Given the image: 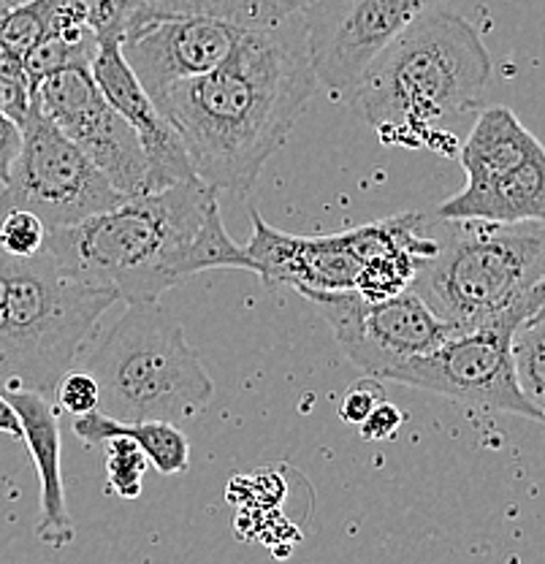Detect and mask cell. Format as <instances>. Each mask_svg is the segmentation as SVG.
I'll return each instance as SVG.
<instances>
[{
    "mask_svg": "<svg viewBox=\"0 0 545 564\" xmlns=\"http://www.w3.org/2000/svg\"><path fill=\"white\" fill-rule=\"evenodd\" d=\"M304 14L250 33L226 63L150 93L190 166L218 193L248 196L313 101Z\"/></svg>",
    "mask_w": 545,
    "mask_h": 564,
    "instance_id": "1",
    "label": "cell"
},
{
    "mask_svg": "<svg viewBox=\"0 0 545 564\" xmlns=\"http://www.w3.org/2000/svg\"><path fill=\"white\" fill-rule=\"evenodd\" d=\"M44 250L122 304L161 302L163 293L212 269L255 274L248 250L226 231L220 193L201 180L131 196L76 226L52 228Z\"/></svg>",
    "mask_w": 545,
    "mask_h": 564,
    "instance_id": "2",
    "label": "cell"
},
{
    "mask_svg": "<svg viewBox=\"0 0 545 564\" xmlns=\"http://www.w3.org/2000/svg\"><path fill=\"white\" fill-rule=\"evenodd\" d=\"M491 74L494 63L478 31L439 6L374 57L353 101L385 141L421 147L429 144L435 122L478 109Z\"/></svg>",
    "mask_w": 545,
    "mask_h": 564,
    "instance_id": "3",
    "label": "cell"
},
{
    "mask_svg": "<svg viewBox=\"0 0 545 564\" xmlns=\"http://www.w3.org/2000/svg\"><path fill=\"white\" fill-rule=\"evenodd\" d=\"M435 252L418 269L410 291L445 323L465 328L510 323L543 313V220L486 223L429 217Z\"/></svg>",
    "mask_w": 545,
    "mask_h": 564,
    "instance_id": "4",
    "label": "cell"
},
{
    "mask_svg": "<svg viewBox=\"0 0 545 564\" xmlns=\"http://www.w3.org/2000/svg\"><path fill=\"white\" fill-rule=\"evenodd\" d=\"M101 391L103 415L117 421L185 423L209 408L212 378L185 328L161 302L126 304V313L85 358Z\"/></svg>",
    "mask_w": 545,
    "mask_h": 564,
    "instance_id": "5",
    "label": "cell"
},
{
    "mask_svg": "<svg viewBox=\"0 0 545 564\" xmlns=\"http://www.w3.org/2000/svg\"><path fill=\"white\" fill-rule=\"evenodd\" d=\"M6 274V386L52 393L74 367L98 321L117 304L115 293L74 278L41 250L3 258Z\"/></svg>",
    "mask_w": 545,
    "mask_h": 564,
    "instance_id": "6",
    "label": "cell"
},
{
    "mask_svg": "<svg viewBox=\"0 0 545 564\" xmlns=\"http://www.w3.org/2000/svg\"><path fill=\"white\" fill-rule=\"evenodd\" d=\"M313 0H139L120 35L137 79L155 93L218 68L250 33L304 14Z\"/></svg>",
    "mask_w": 545,
    "mask_h": 564,
    "instance_id": "7",
    "label": "cell"
},
{
    "mask_svg": "<svg viewBox=\"0 0 545 564\" xmlns=\"http://www.w3.org/2000/svg\"><path fill=\"white\" fill-rule=\"evenodd\" d=\"M20 128L22 147L9 185L0 191V212H33L46 231H52L126 202L101 169L33 101Z\"/></svg>",
    "mask_w": 545,
    "mask_h": 564,
    "instance_id": "8",
    "label": "cell"
},
{
    "mask_svg": "<svg viewBox=\"0 0 545 564\" xmlns=\"http://www.w3.org/2000/svg\"><path fill=\"white\" fill-rule=\"evenodd\" d=\"M513 328L510 323H494L454 332L435 350L391 369L383 383L421 388L475 408L541 423L543 408L532 402L515 380L510 358Z\"/></svg>",
    "mask_w": 545,
    "mask_h": 564,
    "instance_id": "9",
    "label": "cell"
},
{
    "mask_svg": "<svg viewBox=\"0 0 545 564\" xmlns=\"http://www.w3.org/2000/svg\"><path fill=\"white\" fill-rule=\"evenodd\" d=\"M443 3L448 0H313L304 9V33L318 85L353 101L374 57Z\"/></svg>",
    "mask_w": 545,
    "mask_h": 564,
    "instance_id": "10",
    "label": "cell"
},
{
    "mask_svg": "<svg viewBox=\"0 0 545 564\" xmlns=\"http://www.w3.org/2000/svg\"><path fill=\"white\" fill-rule=\"evenodd\" d=\"M304 299L324 315L345 356L380 383L391 369L435 350L456 332L410 288L385 302H367L356 291L307 293Z\"/></svg>",
    "mask_w": 545,
    "mask_h": 564,
    "instance_id": "11",
    "label": "cell"
},
{
    "mask_svg": "<svg viewBox=\"0 0 545 564\" xmlns=\"http://www.w3.org/2000/svg\"><path fill=\"white\" fill-rule=\"evenodd\" d=\"M31 101L101 169L126 198L150 193V166L137 131L111 109L90 63H68L31 87Z\"/></svg>",
    "mask_w": 545,
    "mask_h": 564,
    "instance_id": "12",
    "label": "cell"
},
{
    "mask_svg": "<svg viewBox=\"0 0 545 564\" xmlns=\"http://www.w3.org/2000/svg\"><path fill=\"white\" fill-rule=\"evenodd\" d=\"M250 217L253 239L244 250L255 263V274L266 285L296 288L302 296L353 291L363 263L391 247L389 220L367 223L331 237H293L269 226L258 209L250 212Z\"/></svg>",
    "mask_w": 545,
    "mask_h": 564,
    "instance_id": "13",
    "label": "cell"
},
{
    "mask_svg": "<svg viewBox=\"0 0 545 564\" xmlns=\"http://www.w3.org/2000/svg\"><path fill=\"white\" fill-rule=\"evenodd\" d=\"M90 70L101 96L142 141L146 166H150V193L185 180H198L177 131L168 126L146 87L122 57L120 39H98Z\"/></svg>",
    "mask_w": 545,
    "mask_h": 564,
    "instance_id": "14",
    "label": "cell"
},
{
    "mask_svg": "<svg viewBox=\"0 0 545 564\" xmlns=\"http://www.w3.org/2000/svg\"><path fill=\"white\" fill-rule=\"evenodd\" d=\"M20 419L22 443L31 451L33 464L39 469L41 484V513H39V540L52 549H66L74 543V521L68 513L66 489H63L61 467V423L57 410L50 399L28 388H0Z\"/></svg>",
    "mask_w": 545,
    "mask_h": 564,
    "instance_id": "15",
    "label": "cell"
},
{
    "mask_svg": "<svg viewBox=\"0 0 545 564\" xmlns=\"http://www.w3.org/2000/svg\"><path fill=\"white\" fill-rule=\"evenodd\" d=\"M545 161L543 144L515 120L505 106L480 111L470 139L459 150V163L467 172V185L500 180L521 172L530 163Z\"/></svg>",
    "mask_w": 545,
    "mask_h": 564,
    "instance_id": "16",
    "label": "cell"
},
{
    "mask_svg": "<svg viewBox=\"0 0 545 564\" xmlns=\"http://www.w3.org/2000/svg\"><path fill=\"white\" fill-rule=\"evenodd\" d=\"M445 220H486V223H526L545 217V161L530 163L521 172L465 185L456 196L437 207Z\"/></svg>",
    "mask_w": 545,
    "mask_h": 564,
    "instance_id": "17",
    "label": "cell"
},
{
    "mask_svg": "<svg viewBox=\"0 0 545 564\" xmlns=\"http://www.w3.org/2000/svg\"><path fill=\"white\" fill-rule=\"evenodd\" d=\"M74 434L87 445H101L109 437H131L161 475H182L190 464V443L177 423L166 421H117L92 410L76 415Z\"/></svg>",
    "mask_w": 545,
    "mask_h": 564,
    "instance_id": "18",
    "label": "cell"
},
{
    "mask_svg": "<svg viewBox=\"0 0 545 564\" xmlns=\"http://www.w3.org/2000/svg\"><path fill=\"white\" fill-rule=\"evenodd\" d=\"M510 358L521 391L543 408L545 391V317L543 313L526 317L510 334Z\"/></svg>",
    "mask_w": 545,
    "mask_h": 564,
    "instance_id": "19",
    "label": "cell"
},
{
    "mask_svg": "<svg viewBox=\"0 0 545 564\" xmlns=\"http://www.w3.org/2000/svg\"><path fill=\"white\" fill-rule=\"evenodd\" d=\"M150 458L133 443L131 437H109L107 440V475L109 489L120 499H139L142 480Z\"/></svg>",
    "mask_w": 545,
    "mask_h": 564,
    "instance_id": "20",
    "label": "cell"
},
{
    "mask_svg": "<svg viewBox=\"0 0 545 564\" xmlns=\"http://www.w3.org/2000/svg\"><path fill=\"white\" fill-rule=\"evenodd\" d=\"M46 226L33 212H0V252L9 258H33L44 250Z\"/></svg>",
    "mask_w": 545,
    "mask_h": 564,
    "instance_id": "21",
    "label": "cell"
},
{
    "mask_svg": "<svg viewBox=\"0 0 545 564\" xmlns=\"http://www.w3.org/2000/svg\"><path fill=\"white\" fill-rule=\"evenodd\" d=\"M55 393L61 410H66V413L72 415H87L92 413V410H98V404H101L98 383L92 380V375L85 372V369H81V372H72V369H68L61 378V383H57Z\"/></svg>",
    "mask_w": 545,
    "mask_h": 564,
    "instance_id": "22",
    "label": "cell"
},
{
    "mask_svg": "<svg viewBox=\"0 0 545 564\" xmlns=\"http://www.w3.org/2000/svg\"><path fill=\"white\" fill-rule=\"evenodd\" d=\"M383 399L385 393L380 380L363 378L345 391L342 404H339V419L345 423H353V426H361V423L367 421V415L374 410V404L383 402Z\"/></svg>",
    "mask_w": 545,
    "mask_h": 564,
    "instance_id": "23",
    "label": "cell"
},
{
    "mask_svg": "<svg viewBox=\"0 0 545 564\" xmlns=\"http://www.w3.org/2000/svg\"><path fill=\"white\" fill-rule=\"evenodd\" d=\"M28 109H31V87L25 74H0V115L22 126Z\"/></svg>",
    "mask_w": 545,
    "mask_h": 564,
    "instance_id": "24",
    "label": "cell"
},
{
    "mask_svg": "<svg viewBox=\"0 0 545 564\" xmlns=\"http://www.w3.org/2000/svg\"><path fill=\"white\" fill-rule=\"evenodd\" d=\"M400 426H402V410L396 408V404H391L389 399H383V402L374 404V410L367 415V421H363L359 429L363 440L378 443V440L394 437V434L400 432Z\"/></svg>",
    "mask_w": 545,
    "mask_h": 564,
    "instance_id": "25",
    "label": "cell"
},
{
    "mask_svg": "<svg viewBox=\"0 0 545 564\" xmlns=\"http://www.w3.org/2000/svg\"><path fill=\"white\" fill-rule=\"evenodd\" d=\"M22 147V128L11 117L0 115V191L9 185L11 169Z\"/></svg>",
    "mask_w": 545,
    "mask_h": 564,
    "instance_id": "26",
    "label": "cell"
},
{
    "mask_svg": "<svg viewBox=\"0 0 545 564\" xmlns=\"http://www.w3.org/2000/svg\"><path fill=\"white\" fill-rule=\"evenodd\" d=\"M3 252H0V388L6 386V274Z\"/></svg>",
    "mask_w": 545,
    "mask_h": 564,
    "instance_id": "27",
    "label": "cell"
},
{
    "mask_svg": "<svg viewBox=\"0 0 545 564\" xmlns=\"http://www.w3.org/2000/svg\"><path fill=\"white\" fill-rule=\"evenodd\" d=\"M0 434H6V437L22 440L20 419H17L14 408H11L9 399L3 397V391H0Z\"/></svg>",
    "mask_w": 545,
    "mask_h": 564,
    "instance_id": "28",
    "label": "cell"
},
{
    "mask_svg": "<svg viewBox=\"0 0 545 564\" xmlns=\"http://www.w3.org/2000/svg\"><path fill=\"white\" fill-rule=\"evenodd\" d=\"M25 3H31V0H0V9H17V6H25Z\"/></svg>",
    "mask_w": 545,
    "mask_h": 564,
    "instance_id": "29",
    "label": "cell"
}]
</instances>
